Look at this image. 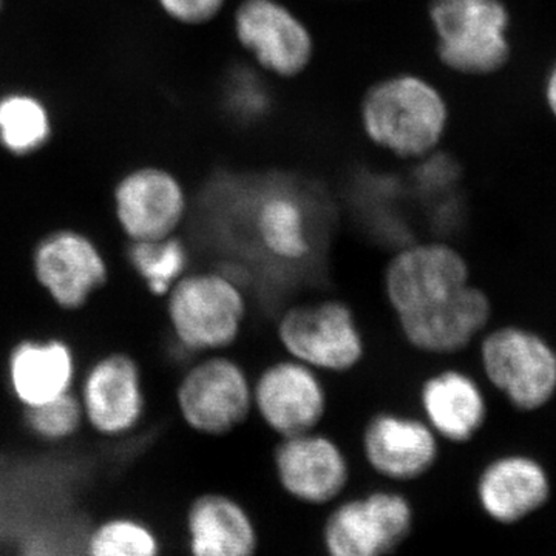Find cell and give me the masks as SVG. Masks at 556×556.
Masks as SVG:
<instances>
[{"label":"cell","mask_w":556,"mask_h":556,"mask_svg":"<svg viewBox=\"0 0 556 556\" xmlns=\"http://www.w3.org/2000/svg\"><path fill=\"white\" fill-rule=\"evenodd\" d=\"M492 316V305L481 289L470 283L437 305L397 317L399 331L413 350L430 356H448L470 345Z\"/></svg>","instance_id":"obj_16"},{"label":"cell","mask_w":556,"mask_h":556,"mask_svg":"<svg viewBox=\"0 0 556 556\" xmlns=\"http://www.w3.org/2000/svg\"><path fill=\"white\" fill-rule=\"evenodd\" d=\"M76 394L84 420L102 437H126L144 417V380L138 362L129 354L98 357L80 380Z\"/></svg>","instance_id":"obj_14"},{"label":"cell","mask_w":556,"mask_h":556,"mask_svg":"<svg viewBox=\"0 0 556 556\" xmlns=\"http://www.w3.org/2000/svg\"><path fill=\"white\" fill-rule=\"evenodd\" d=\"M437 433L422 419L405 413H375L362 430V452L369 468L394 482L426 477L439 459Z\"/></svg>","instance_id":"obj_15"},{"label":"cell","mask_w":556,"mask_h":556,"mask_svg":"<svg viewBox=\"0 0 556 556\" xmlns=\"http://www.w3.org/2000/svg\"><path fill=\"white\" fill-rule=\"evenodd\" d=\"M486 379L519 409H536L556 391V353L540 336L504 327L482 340Z\"/></svg>","instance_id":"obj_7"},{"label":"cell","mask_w":556,"mask_h":556,"mask_svg":"<svg viewBox=\"0 0 556 556\" xmlns=\"http://www.w3.org/2000/svg\"><path fill=\"white\" fill-rule=\"evenodd\" d=\"M367 137L399 159H426L445 137L450 109L444 94L422 76L394 75L379 80L361 105Z\"/></svg>","instance_id":"obj_1"},{"label":"cell","mask_w":556,"mask_h":556,"mask_svg":"<svg viewBox=\"0 0 556 556\" xmlns=\"http://www.w3.org/2000/svg\"><path fill=\"white\" fill-rule=\"evenodd\" d=\"M278 485L308 506L338 500L350 484L351 466L336 439L320 431L281 438L273 456Z\"/></svg>","instance_id":"obj_13"},{"label":"cell","mask_w":556,"mask_h":556,"mask_svg":"<svg viewBox=\"0 0 556 556\" xmlns=\"http://www.w3.org/2000/svg\"><path fill=\"white\" fill-rule=\"evenodd\" d=\"M53 118L46 102L28 91H10L0 97V148L25 159L49 144Z\"/></svg>","instance_id":"obj_22"},{"label":"cell","mask_w":556,"mask_h":556,"mask_svg":"<svg viewBox=\"0 0 556 556\" xmlns=\"http://www.w3.org/2000/svg\"><path fill=\"white\" fill-rule=\"evenodd\" d=\"M468 283L467 260L442 241L401 249L383 270V294L396 317L437 305Z\"/></svg>","instance_id":"obj_8"},{"label":"cell","mask_w":556,"mask_h":556,"mask_svg":"<svg viewBox=\"0 0 556 556\" xmlns=\"http://www.w3.org/2000/svg\"><path fill=\"white\" fill-rule=\"evenodd\" d=\"M252 405L278 438L316 431L328 412V391L320 372L287 357L263 368L252 382Z\"/></svg>","instance_id":"obj_11"},{"label":"cell","mask_w":556,"mask_h":556,"mask_svg":"<svg viewBox=\"0 0 556 556\" xmlns=\"http://www.w3.org/2000/svg\"><path fill=\"white\" fill-rule=\"evenodd\" d=\"M182 422L204 437L233 433L254 412L252 380L236 358L206 354L186 369L175 393Z\"/></svg>","instance_id":"obj_5"},{"label":"cell","mask_w":556,"mask_h":556,"mask_svg":"<svg viewBox=\"0 0 556 556\" xmlns=\"http://www.w3.org/2000/svg\"><path fill=\"white\" fill-rule=\"evenodd\" d=\"M254 226L260 244L270 257L291 263L308 257V214L291 190H266L255 206Z\"/></svg>","instance_id":"obj_21"},{"label":"cell","mask_w":556,"mask_h":556,"mask_svg":"<svg viewBox=\"0 0 556 556\" xmlns=\"http://www.w3.org/2000/svg\"><path fill=\"white\" fill-rule=\"evenodd\" d=\"M164 299L175 342L189 354L228 350L247 325V294L219 270H189Z\"/></svg>","instance_id":"obj_2"},{"label":"cell","mask_w":556,"mask_h":556,"mask_svg":"<svg viewBox=\"0 0 556 556\" xmlns=\"http://www.w3.org/2000/svg\"><path fill=\"white\" fill-rule=\"evenodd\" d=\"M3 2H5V0H0V14H2L3 11Z\"/></svg>","instance_id":"obj_29"},{"label":"cell","mask_w":556,"mask_h":556,"mask_svg":"<svg viewBox=\"0 0 556 556\" xmlns=\"http://www.w3.org/2000/svg\"><path fill=\"white\" fill-rule=\"evenodd\" d=\"M430 20L439 60L466 76H489L510 62V9L504 0H433Z\"/></svg>","instance_id":"obj_3"},{"label":"cell","mask_w":556,"mask_h":556,"mask_svg":"<svg viewBox=\"0 0 556 556\" xmlns=\"http://www.w3.org/2000/svg\"><path fill=\"white\" fill-rule=\"evenodd\" d=\"M228 104L237 118L251 121L262 116L268 108V97L260 79L248 73H236L230 78Z\"/></svg>","instance_id":"obj_26"},{"label":"cell","mask_w":556,"mask_h":556,"mask_svg":"<svg viewBox=\"0 0 556 556\" xmlns=\"http://www.w3.org/2000/svg\"><path fill=\"white\" fill-rule=\"evenodd\" d=\"M277 339L288 357L317 372L345 375L367 354L356 313L339 299L299 303L283 311L277 321Z\"/></svg>","instance_id":"obj_4"},{"label":"cell","mask_w":556,"mask_h":556,"mask_svg":"<svg viewBox=\"0 0 556 556\" xmlns=\"http://www.w3.org/2000/svg\"><path fill=\"white\" fill-rule=\"evenodd\" d=\"M415 508L393 490H375L339 504L324 526L328 556H388L407 541Z\"/></svg>","instance_id":"obj_6"},{"label":"cell","mask_w":556,"mask_h":556,"mask_svg":"<svg viewBox=\"0 0 556 556\" xmlns=\"http://www.w3.org/2000/svg\"><path fill=\"white\" fill-rule=\"evenodd\" d=\"M28 433L47 444L68 441L86 424L78 394L75 391L38 407L24 408Z\"/></svg>","instance_id":"obj_25"},{"label":"cell","mask_w":556,"mask_h":556,"mask_svg":"<svg viewBox=\"0 0 556 556\" xmlns=\"http://www.w3.org/2000/svg\"><path fill=\"white\" fill-rule=\"evenodd\" d=\"M186 525L192 556H257V527L236 497L225 493L195 497Z\"/></svg>","instance_id":"obj_20"},{"label":"cell","mask_w":556,"mask_h":556,"mask_svg":"<svg viewBox=\"0 0 556 556\" xmlns=\"http://www.w3.org/2000/svg\"><path fill=\"white\" fill-rule=\"evenodd\" d=\"M422 419L439 439L467 444L477 437L486 419L484 393L477 380L456 368L439 369L419 388Z\"/></svg>","instance_id":"obj_19"},{"label":"cell","mask_w":556,"mask_h":556,"mask_svg":"<svg viewBox=\"0 0 556 556\" xmlns=\"http://www.w3.org/2000/svg\"><path fill=\"white\" fill-rule=\"evenodd\" d=\"M76 375L75 351L62 339H24L7 357V382L22 408L38 407L72 393Z\"/></svg>","instance_id":"obj_17"},{"label":"cell","mask_w":556,"mask_h":556,"mask_svg":"<svg viewBox=\"0 0 556 556\" xmlns=\"http://www.w3.org/2000/svg\"><path fill=\"white\" fill-rule=\"evenodd\" d=\"M36 281L58 308L83 309L109 280L100 247L78 229H56L33 249Z\"/></svg>","instance_id":"obj_9"},{"label":"cell","mask_w":556,"mask_h":556,"mask_svg":"<svg viewBox=\"0 0 556 556\" xmlns=\"http://www.w3.org/2000/svg\"><path fill=\"white\" fill-rule=\"evenodd\" d=\"M237 39L255 62L280 78H294L313 61L305 22L278 0H243L233 16Z\"/></svg>","instance_id":"obj_12"},{"label":"cell","mask_w":556,"mask_h":556,"mask_svg":"<svg viewBox=\"0 0 556 556\" xmlns=\"http://www.w3.org/2000/svg\"><path fill=\"white\" fill-rule=\"evenodd\" d=\"M87 556H161L159 538L144 522L113 518L93 530Z\"/></svg>","instance_id":"obj_24"},{"label":"cell","mask_w":556,"mask_h":556,"mask_svg":"<svg viewBox=\"0 0 556 556\" xmlns=\"http://www.w3.org/2000/svg\"><path fill=\"white\" fill-rule=\"evenodd\" d=\"M161 11L181 25H204L214 21L226 0H156Z\"/></svg>","instance_id":"obj_27"},{"label":"cell","mask_w":556,"mask_h":556,"mask_svg":"<svg viewBox=\"0 0 556 556\" xmlns=\"http://www.w3.org/2000/svg\"><path fill=\"white\" fill-rule=\"evenodd\" d=\"M551 496V479L538 460L507 455L486 464L479 475L477 497L482 511L510 526L540 510Z\"/></svg>","instance_id":"obj_18"},{"label":"cell","mask_w":556,"mask_h":556,"mask_svg":"<svg viewBox=\"0 0 556 556\" xmlns=\"http://www.w3.org/2000/svg\"><path fill=\"white\" fill-rule=\"evenodd\" d=\"M541 93H543L544 108H546L548 115L556 123V58L546 70L543 86H541Z\"/></svg>","instance_id":"obj_28"},{"label":"cell","mask_w":556,"mask_h":556,"mask_svg":"<svg viewBox=\"0 0 556 556\" xmlns=\"http://www.w3.org/2000/svg\"><path fill=\"white\" fill-rule=\"evenodd\" d=\"M116 223L130 243L177 236L189 214V199L177 175L160 166H139L113 189Z\"/></svg>","instance_id":"obj_10"},{"label":"cell","mask_w":556,"mask_h":556,"mask_svg":"<svg viewBox=\"0 0 556 556\" xmlns=\"http://www.w3.org/2000/svg\"><path fill=\"white\" fill-rule=\"evenodd\" d=\"M189 249L178 236L135 241L127 249V262L148 291L164 299L189 273Z\"/></svg>","instance_id":"obj_23"}]
</instances>
